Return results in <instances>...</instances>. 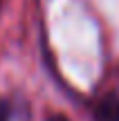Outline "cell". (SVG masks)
<instances>
[{
  "label": "cell",
  "instance_id": "1",
  "mask_svg": "<svg viewBox=\"0 0 119 121\" xmlns=\"http://www.w3.org/2000/svg\"><path fill=\"white\" fill-rule=\"evenodd\" d=\"M94 121H119V99L108 96L94 108Z\"/></svg>",
  "mask_w": 119,
  "mask_h": 121
},
{
  "label": "cell",
  "instance_id": "2",
  "mask_svg": "<svg viewBox=\"0 0 119 121\" xmlns=\"http://www.w3.org/2000/svg\"><path fill=\"white\" fill-rule=\"evenodd\" d=\"M49 121H67V119L63 117V114H52V117H49Z\"/></svg>",
  "mask_w": 119,
  "mask_h": 121
}]
</instances>
